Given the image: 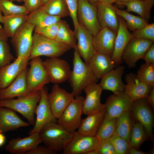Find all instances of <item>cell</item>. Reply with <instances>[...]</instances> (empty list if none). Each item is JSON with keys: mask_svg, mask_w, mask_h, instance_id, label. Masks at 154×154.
Returning <instances> with one entry per match:
<instances>
[{"mask_svg": "<svg viewBox=\"0 0 154 154\" xmlns=\"http://www.w3.org/2000/svg\"><path fill=\"white\" fill-rule=\"evenodd\" d=\"M73 68L68 79L72 93L74 97L80 95L88 85L97 83L95 77L88 64L84 62L77 50L74 49L73 60Z\"/></svg>", "mask_w": 154, "mask_h": 154, "instance_id": "cell-1", "label": "cell"}, {"mask_svg": "<svg viewBox=\"0 0 154 154\" xmlns=\"http://www.w3.org/2000/svg\"><path fill=\"white\" fill-rule=\"evenodd\" d=\"M38 134L45 145L57 152L63 151L71 139L73 133L57 122H50L44 125Z\"/></svg>", "mask_w": 154, "mask_h": 154, "instance_id": "cell-2", "label": "cell"}, {"mask_svg": "<svg viewBox=\"0 0 154 154\" xmlns=\"http://www.w3.org/2000/svg\"><path fill=\"white\" fill-rule=\"evenodd\" d=\"M41 96L40 90L17 99L0 100V106L11 108L18 112L27 120L29 124L34 125L35 110Z\"/></svg>", "mask_w": 154, "mask_h": 154, "instance_id": "cell-3", "label": "cell"}, {"mask_svg": "<svg viewBox=\"0 0 154 154\" xmlns=\"http://www.w3.org/2000/svg\"><path fill=\"white\" fill-rule=\"evenodd\" d=\"M29 60L33 58L45 56L49 58L62 56L71 48L55 39L44 37L34 32Z\"/></svg>", "mask_w": 154, "mask_h": 154, "instance_id": "cell-4", "label": "cell"}, {"mask_svg": "<svg viewBox=\"0 0 154 154\" xmlns=\"http://www.w3.org/2000/svg\"><path fill=\"white\" fill-rule=\"evenodd\" d=\"M26 76V95L40 91L45 85L50 82V78L40 56L31 59Z\"/></svg>", "mask_w": 154, "mask_h": 154, "instance_id": "cell-5", "label": "cell"}, {"mask_svg": "<svg viewBox=\"0 0 154 154\" xmlns=\"http://www.w3.org/2000/svg\"><path fill=\"white\" fill-rule=\"evenodd\" d=\"M84 98L80 95L75 97L68 105L57 123L69 132L73 133L77 129L82 120Z\"/></svg>", "mask_w": 154, "mask_h": 154, "instance_id": "cell-6", "label": "cell"}, {"mask_svg": "<svg viewBox=\"0 0 154 154\" xmlns=\"http://www.w3.org/2000/svg\"><path fill=\"white\" fill-rule=\"evenodd\" d=\"M34 27L27 22L22 26L11 38L10 42L17 56L28 59L33 44Z\"/></svg>", "mask_w": 154, "mask_h": 154, "instance_id": "cell-7", "label": "cell"}, {"mask_svg": "<svg viewBox=\"0 0 154 154\" xmlns=\"http://www.w3.org/2000/svg\"><path fill=\"white\" fill-rule=\"evenodd\" d=\"M78 23L93 36L101 29L98 20L95 4L89 0H79L77 11Z\"/></svg>", "mask_w": 154, "mask_h": 154, "instance_id": "cell-8", "label": "cell"}, {"mask_svg": "<svg viewBox=\"0 0 154 154\" xmlns=\"http://www.w3.org/2000/svg\"><path fill=\"white\" fill-rule=\"evenodd\" d=\"M154 41L133 37L129 41L122 55V60L129 68L135 67L137 62L143 59Z\"/></svg>", "mask_w": 154, "mask_h": 154, "instance_id": "cell-9", "label": "cell"}, {"mask_svg": "<svg viewBox=\"0 0 154 154\" xmlns=\"http://www.w3.org/2000/svg\"><path fill=\"white\" fill-rule=\"evenodd\" d=\"M41 98L36 108V117L33 128L31 130L30 135L39 133L41 128L46 124L50 122H57L50 106L47 96L48 89L44 86L40 90Z\"/></svg>", "mask_w": 154, "mask_h": 154, "instance_id": "cell-10", "label": "cell"}, {"mask_svg": "<svg viewBox=\"0 0 154 154\" xmlns=\"http://www.w3.org/2000/svg\"><path fill=\"white\" fill-rule=\"evenodd\" d=\"M99 141L96 136L84 135L75 131L72 138L62 151L63 154H87L97 149Z\"/></svg>", "mask_w": 154, "mask_h": 154, "instance_id": "cell-11", "label": "cell"}, {"mask_svg": "<svg viewBox=\"0 0 154 154\" xmlns=\"http://www.w3.org/2000/svg\"><path fill=\"white\" fill-rule=\"evenodd\" d=\"M151 108L145 98L133 101L131 112L133 119L143 125L153 140V116Z\"/></svg>", "mask_w": 154, "mask_h": 154, "instance_id": "cell-12", "label": "cell"}, {"mask_svg": "<svg viewBox=\"0 0 154 154\" xmlns=\"http://www.w3.org/2000/svg\"><path fill=\"white\" fill-rule=\"evenodd\" d=\"M50 82L58 84L68 80L71 71L65 60L58 57L49 58L43 61Z\"/></svg>", "mask_w": 154, "mask_h": 154, "instance_id": "cell-13", "label": "cell"}, {"mask_svg": "<svg viewBox=\"0 0 154 154\" xmlns=\"http://www.w3.org/2000/svg\"><path fill=\"white\" fill-rule=\"evenodd\" d=\"M133 102L124 92L110 95L105 104V116L117 118L124 113L131 111Z\"/></svg>", "mask_w": 154, "mask_h": 154, "instance_id": "cell-14", "label": "cell"}, {"mask_svg": "<svg viewBox=\"0 0 154 154\" xmlns=\"http://www.w3.org/2000/svg\"><path fill=\"white\" fill-rule=\"evenodd\" d=\"M47 97L52 112L57 119L75 97L72 93L61 88L58 84H54Z\"/></svg>", "mask_w": 154, "mask_h": 154, "instance_id": "cell-15", "label": "cell"}, {"mask_svg": "<svg viewBox=\"0 0 154 154\" xmlns=\"http://www.w3.org/2000/svg\"><path fill=\"white\" fill-rule=\"evenodd\" d=\"M86 94L83 105V113L88 115L105 109V104H102L100 98L103 90L99 84L94 83L86 86L84 89Z\"/></svg>", "mask_w": 154, "mask_h": 154, "instance_id": "cell-16", "label": "cell"}, {"mask_svg": "<svg viewBox=\"0 0 154 154\" xmlns=\"http://www.w3.org/2000/svg\"><path fill=\"white\" fill-rule=\"evenodd\" d=\"M75 34L77 41L75 49L84 61L87 63L96 52L94 45L93 36L79 23Z\"/></svg>", "mask_w": 154, "mask_h": 154, "instance_id": "cell-17", "label": "cell"}, {"mask_svg": "<svg viewBox=\"0 0 154 154\" xmlns=\"http://www.w3.org/2000/svg\"><path fill=\"white\" fill-rule=\"evenodd\" d=\"M119 26L117 32L114 51L111 57L116 66L119 65L124 50L130 40L133 37L128 30L125 21L118 16Z\"/></svg>", "mask_w": 154, "mask_h": 154, "instance_id": "cell-18", "label": "cell"}, {"mask_svg": "<svg viewBox=\"0 0 154 154\" xmlns=\"http://www.w3.org/2000/svg\"><path fill=\"white\" fill-rule=\"evenodd\" d=\"M29 60L17 57L12 62L0 68V88L9 86L27 67Z\"/></svg>", "mask_w": 154, "mask_h": 154, "instance_id": "cell-19", "label": "cell"}, {"mask_svg": "<svg viewBox=\"0 0 154 154\" xmlns=\"http://www.w3.org/2000/svg\"><path fill=\"white\" fill-rule=\"evenodd\" d=\"M125 78L126 84L124 92L133 102L146 98L153 87L138 80L132 72L127 74Z\"/></svg>", "mask_w": 154, "mask_h": 154, "instance_id": "cell-20", "label": "cell"}, {"mask_svg": "<svg viewBox=\"0 0 154 154\" xmlns=\"http://www.w3.org/2000/svg\"><path fill=\"white\" fill-rule=\"evenodd\" d=\"M117 32L108 28H102L93 36V43L96 52L111 57L114 46Z\"/></svg>", "mask_w": 154, "mask_h": 154, "instance_id": "cell-21", "label": "cell"}, {"mask_svg": "<svg viewBox=\"0 0 154 154\" xmlns=\"http://www.w3.org/2000/svg\"><path fill=\"white\" fill-rule=\"evenodd\" d=\"M42 142L38 133L31 134L24 138L11 139L5 146V150L12 154H25Z\"/></svg>", "mask_w": 154, "mask_h": 154, "instance_id": "cell-22", "label": "cell"}, {"mask_svg": "<svg viewBox=\"0 0 154 154\" xmlns=\"http://www.w3.org/2000/svg\"><path fill=\"white\" fill-rule=\"evenodd\" d=\"M95 4L98 20L101 28H108L117 32L119 20L114 6L100 1Z\"/></svg>", "mask_w": 154, "mask_h": 154, "instance_id": "cell-23", "label": "cell"}, {"mask_svg": "<svg viewBox=\"0 0 154 154\" xmlns=\"http://www.w3.org/2000/svg\"><path fill=\"white\" fill-rule=\"evenodd\" d=\"M124 69V66L119 65L102 77L99 84L103 90L111 91L114 94L124 92L125 84L122 76Z\"/></svg>", "mask_w": 154, "mask_h": 154, "instance_id": "cell-24", "label": "cell"}, {"mask_svg": "<svg viewBox=\"0 0 154 154\" xmlns=\"http://www.w3.org/2000/svg\"><path fill=\"white\" fill-rule=\"evenodd\" d=\"M29 69L26 67L7 87L0 88V100L14 98L26 95V76Z\"/></svg>", "mask_w": 154, "mask_h": 154, "instance_id": "cell-25", "label": "cell"}, {"mask_svg": "<svg viewBox=\"0 0 154 154\" xmlns=\"http://www.w3.org/2000/svg\"><path fill=\"white\" fill-rule=\"evenodd\" d=\"M29 125L22 120L13 110L0 106V133H4Z\"/></svg>", "mask_w": 154, "mask_h": 154, "instance_id": "cell-26", "label": "cell"}, {"mask_svg": "<svg viewBox=\"0 0 154 154\" xmlns=\"http://www.w3.org/2000/svg\"><path fill=\"white\" fill-rule=\"evenodd\" d=\"M87 63L98 79H101L116 66L111 57L98 52H96Z\"/></svg>", "mask_w": 154, "mask_h": 154, "instance_id": "cell-27", "label": "cell"}, {"mask_svg": "<svg viewBox=\"0 0 154 154\" xmlns=\"http://www.w3.org/2000/svg\"><path fill=\"white\" fill-rule=\"evenodd\" d=\"M105 109L87 115L82 119L77 131L86 135L95 136L104 117Z\"/></svg>", "mask_w": 154, "mask_h": 154, "instance_id": "cell-28", "label": "cell"}, {"mask_svg": "<svg viewBox=\"0 0 154 154\" xmlns=\"http://www.w3.org/2000/svg\"><path fill=\"white\" fill-rule=\"evenodd\" d=\"M61 19L60 17L48 14L41 7L27 15V22L33 25L34 29H37L57 22Z\"/></svg>", "mask_w": 154, "mask_h": 154, "instance_id": "cell-29", "label": "cell"}, {"mask_svg": "<svg viewBox=\"0 0 154 154\" xmlns=\"http://www.w3.org/2000/svg\"><path fill=\"white\" fill-rule=\"evenodd\" d=\"M154 4V0H133L124 3L127 11L139 15L147 21L150 19L151 10Z\"/></svg>", "mask_w": 154, "mask_h": 154, "instance_id": "cell-30", "label": "cell"}, {"mask_svg": "<svg viewBox=\"0 0 154 154\" xmlns=\"http://www.w3.org/2000/svg\"><path fill=\"white\" fill-rule=\"evenodd\" d=\"M131 111L125 112L117 118L115 133L129 142L134 119Z\"/></svg>", "mask_w": 154, "mask_h": 154, "instance_id": "cell-31", "label": "cell"}, {"mask_svg": "<svg viewBox=\"0 0 154 154\" xmlns=\"http://www.w3.org/2000/svg\"><path fill=\"white\" fill-rule=\"evenodd\" d=\"M42 8L48 14L61 18L70 15L65 0H49Z\"/></svg>", "mask_w": 154, "mask_h": 154, "instance_id": "cell-32", "label": "cell"}, {"mask_svg": "<svg viewBox=\"0 0 154 154\" xmlns=\"http://www.w3.org/2000/svg\"><path fill=\"white\" fill-rule=\"evenodd\" d=\"M76 35L66 21L61 19L59 29L55 40L64 44L71 48L75 49L76 47Z\"/></svg>", "mask_w": 154, "mask_h": 154, "instance_id": "cell-33", "label": "cell"}, {"mask_svg": "<svg viewBox=\"0 0 154 154\" xmlns=\"http://www.w3.org/2000/svg\"><path fill=\"white\" fill-rule=\"evenodd\" d=\"M27 15L4 16L2 23L8 37L12 38L19 29L27 22Z\"/></svg>", "mask_w": 154, "mask_h": 154, "instance_id": "cell-34", "label": "cell"}, {"mask_svg": "<svg viewBox=\"0 0 154 154\" xmlns=\"http://www.w3.org/2000/svg\"><path fill=\"white\" fill-rule=\"evenodd\" d=\"M149 138V137L143 125L134 119L129 141L131 147L139 149L141 145Z\"/></svg>", "mask_w": 154, "mask_h": 154, "instance_id": "cell-35", "label": "cell"}, {"mask_svg": "<svg viewBox=\"0 0 154 154\" xmlns=\"http://www.w3.org/2000/svg\"><path fill=\"white\" fill-rule=\"evenodd\" d=\"M117 118L104 116L96 135L99 141L109 139L115 133Z\"/></svg>", "mask_w": 154, "mask_h": 154, "instance_id": "cell-36", "label": "cell"}, {"mask_svg": "<svg viewBox=\"0 0 154 154\" xmlns=\"http://www.w3.org/2000/svg\"><path fill=\"white\" fill-rule=\"evenodd\" d=\"M0 10L4 16L27 15L30 13L24 5H16L9 0H0Z\"/></svg>", "mask_w": 154, "mask_h": 154, "instance_id": "cell-37", "label": "cell"}, {"mask_svg": "<svg viewBox=\"0 0 154 154\" xmlns=\"http://www.w3.org/2000/svg\"><path fill=\"white\" fill-rule=\"evenodd\" d=\"M135 76L139 81L154 87V64L145 63L141 65Z\"/></svg>", "mask_w": 154, "mask_h": 154, "instance_id": "cell-38", "label": "cell"}, {"mask_svg": "<svg viewBox=\"0 0 154 154\" xmlns=\"http://www.w3.org/2000/svg\"><path fill=\"white\" fill-rule=\"evenodd\" d=\"M113 145L116 154H127L131 147L129 142L115 133L109 139Z\"/></svg>", "mask_w": 154, "mask_h": 154, "instance_id": "cell-39", "label": "cell"}, {"mask_svg": "<svg viewBox=\"0 0 154 154\" xmlns=\"http://www.w3.org/2000/svg\"><path fill=\"white\" fill-rule=\"evenodd\" d=\"M7 40H0V68L11 63L15 58L11 53Z\"/></svg>", "mask_w": 154, "mask_h": 154, "instance_id": "cell-40", "label": "cell"}, {"mask_svg": "<svg viewBox=\"0 0 154 154\" xmlns=\"http://www.w3.org/2000/svg\"><path fill=\"white\" fill-rule=\"evenodd\" d=\"M134 37L154 40V23L148 24L142 28L133 31Z\"/></svg>", "mask_w": 154, "mask_h": 154, "instance_id": "cell-41", "label": "cell"}, {"mask_svg": "<svg viewBox=\"0 0 154 154\" xmlns=\"http://www.w3.org/2000/svg\"><path fill=\"white\" fill-rule=\"evenodd\" d=\"M60 20L42 28L34 29V32L44 37L55 39L59 29Z\"/></svg>", "mask_w": 154, "mask_h": 154, "instance_id": "cell-42", "label": "cell"}, {"mask_svg": "<svg viewBox=\"0 0 154 154\" xmlns=\"http://www.w3.org/2000/svg\"><path fill=\"white\" fill-rule=\"evenodd\" d=\"M74 27L75 33L79 25L77 18V11L79 0H65Z\"/></svg>", "mask_w": 154, "mask_h": 154, "instance_id": "cell-43", "label": "cell"}, {"mask_svg": "<svg viewBox=\"0 0 154 154\" xmlns=\"http://www.w3.org/2000/svg\"><path fill=\"white\" fill-rule=\"evenodd\" d=\"M97 149L99 154H116L113 145L109 139L99 141Z\"/></svg>", "mask_w": 154, "mask_h": 154, "instance_id": "cell-44", "label": "cell"}, {"mask_svg": "<svg viewBox=\"0 0 154 154\" xmlns=\"http://www.w3.org/2000/svg\"><path fill=\"white\" fill-rule=\"evenodd\" d=\"M148 24L147 22L140 16L135 15L131 22L126 26L128 29L134 31L142 28Z\"/></svg>", "mask_w": 154, "mask_h": 154, "instance_id": "cell-45", "label": "cell"}, {"mask_svg": "<svg viewBox=\"0 0 154 154\" xmlns=\"http://www.w3.org/2000/svg\"><path fill=\"white\" fill-rule=\"evenodd\" d=\"M57 152L45 145H38L25 154H54Z\"/></svg>", "mask_w": 154, "mask_h": 154, "instance_id": "cell-46", "label": "cell"}, {"mask_svg": "<svg viewBox=\"0 0 154 154\" xmlns=\"http://www.w3.org/2000/svg\"><path fill=\"white\" fill-rule=\"evenodd\" d=\"M24 5L30 13L41 8L43 6L42 0H24Z\"/></svg>", "mask_w": 154, "mask_h": 154, "instance_id": "cell-47", "label": "cell"}, {"mask_svg": "<svg viewBox=\"0 0 154 154\" xmlns=\"http://www.w3.org/2000/svg\"><path fill=\"white\" fill-rule=\"evenodd\" d=\"M114 7L117 15L126 21V25L129 24L131 22L135 15L130 13L127 11L119 9L116 6H114Z\"/></svg>", "mask_w": 154, "mask_h": 154, "instance_id": "cell-48", "label": "cell"}, {"mask_svg": "<svg viewBox=\"0 0 154 154\" xmlns=\"http://www.w3.org/2000/svg\"><path fill=\"white\" fill-rule=\"evenodd\" d=\"M145 63L154 64V44L153 43L145 53L143 58Z\"/></svg>", "mask_w": 154, "mask_h": 154, "instance_id": "cell-49", "label": "cell"}, {"mask_svg": "<svg viewBox=\"0 0 154 154\" xmlns=\"http://www.w3.org/2000/svg\"><path fill=\"white\" fill-rule=\"evenodd\" d=\"M147 103L154 110V87H153L147 97Z\"/></svg>", "mask_w": 154, "mask_h": 154, "instance_id": "cell-50", "label": "cell"}, {"mask_svg": "<svg viewBox=\"0 0 154 154\" xmlns=\"http://www.w3.org/2000/svg\"><path fill=\"white\" fill-rule=\"evenodd\" d=\"M8 38L3 27L0 25V40H7Z\"/></svg>", "mask_w": 154, "mask_h": 154, "instance_id": "cell-51", "label": "cell"}, {"mask_svg": "<svg viewBox=\"0 0 154 154\" xmlns=\"http://www.w3.org/2000/svg\"><path fill=\"white\" fill-rule=\"evenodd\" d=\"M147 153L139 150V149L131 147L128 153V154H146Z\"/></svg>", "mask_w": 154, "mask_h": 154, "instance_id": "cell-52", "label": "cell"}, {"mask_svg": "<svg viewBox=\"0 0 154 154\" xmlns=\"http://www.w3.org/2000/svg\"><path fill=\"white\" fill-rule=\"evenodd\" d=\"M6 140L4 133H0V147L2 146L5 143Z\"/></svg>", "mask_w": 154, "mask_h": 154, "instance_id": "cell-53", "label": "cell"}, {"mask_svg": "<svg viewBox=\"0 0 154 154\" xmlns=\"http://www.w3.org/2000/svg\"><path fill=\"white\" fill-rule=\"evenodd\" d=\"M117 0H100V2L112 4L114 3H116Z\"/></svg>", "mask_w": 154, "mask_h": 154, "instance_id": "cell-54", "label": "cell"}, {"mask_svg": "<svg viewBox=\"0 0 154 154\" xmlns=\"http://www.w3.org/2000/svg\"><path fill=\"white\" fill-rule=\"evenodd\" d=\"M133 0H117L116 3L119 5H123V4Z\"/></svg>", "mask_w": 154, "mask_h": 154, "instance_id": "cell-55", "label": "cell"}, {"mask_svg": "<svg viewBox=\"0 0 154 154\" xmlns=\"http://www.w3.org/2000/svg\"><path fill=\"white\" fill-rule=\"evenodd\" d=\"M3 15L0 10V23H2L3 19Z\"/></svg>", "mask_w": 154, "mask_h": 154, "instance_id": "cell-56", "label": "cell"}, {"mask_svg": "<svg viewBox=\"0 0 154 154\" xmlns=\"http://www.w3.org/2000/svg\"><path fill=\"white\" fill-rule=\"evenodd\" d=\"M89 1L91 2V3L94 4H96V3H98V2L100 1V0H89Z\"/></svg>", "mask_w": 154, "mask_h": 154, "instance_id": "cell-57", "label": "cell"}, {"mask_svg": "<svg viewBox=\"0 0 154 154\" xmlns=\"http://www.w3.org/2000/svg\"><path fill=\"white\" fill-rule=\"evenodd\" d=\"M49 0H42L43 5L45 4Z\"/></svg>", "mask_w": 154, "mask_h": 154, "instance_id": "cell-58", "label": "cell"}, {"mask_svg": "<svg viewBox=\"0 0 154 154\" xmlns=\"http://www.w3.org/2000/svg\"><path fill=\"white\" fill-rule=\"evenodd\" d=\"M11 1H16L19 2H23L24 0H9Z\"/></svg>", "mask_w": 154, "mask_h": 154, "instance_id": "cell-59", "label": "cell"}]
</instances>
